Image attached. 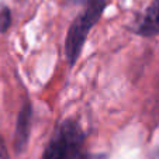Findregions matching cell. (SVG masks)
I'll return each instance as SVG.
<instances>
[{"instance_id":"5b68a950","label":"cell","mask_w":159,"mask_h":159,"mask_svg":"<svg viewBox=\"0 0 159 159\" xmlns=\"http://www.w3.org/2000/svg\"><path fill=\"white\" fill-rule=\"evenodd\" d=\"M11 24V14L7 7L0 9V33H4Z\"/></svg>"},{"instance_id":"7a4b0ae2","label":"cell","mask_w":159,"mask_h":159,"mask_svg":"<svg viewBox=\"0 0 159 159\" xmlns=\"http://www.w3.org/2000/svg\"><path fill=\"white\" fill-rule=\"evenodd\" d=\"M104 7L106 0H87L86 9L80 16L76 17L73 24L70 25L68 37H66V57L70 65L76 62L84 44V39L87 37V33L102 17Z\"/></svg>"},{"instance_id":"8992f818","label":"cell","mask_w":159,"mask_h":159,"mask_svg":"<svg viewBox=\"0 0 159 159\" xmlns=\"http://www.w3.org/2000/svg\"><path fill=\"white\" fill-rule=\"evenodd\" d=\"M0 159H9V153L3 144H0Z\"/></svg>"},{"instance_id":"52a82bcc","label":"cell","mask_w":159,"mask_h":159,"mask_svg":"<svg viewBox=\"0 0 159 159\" xmlns=\"http://www.w3.org/2000/svg\"><path fill=\"white\" fill-rule=\"evenodd\" d=\"M86 159H107V158H106V155L100 153V155H87Z\"/></svg>"},{"instance_id":"277c9868","label":"cell","mask_w":159,"mask_h":159,"mask_svg":"<svg viewBox=\"0 0 159 159\" xmlns=\"http://www.w3.org/2000/svg\"><path fill=\"white\" fill-rule=\"evenodd\" d=\"M137 33L144 37H152L159 33V2H153L145 11Z\"/></svg>"},{"instance_id":"6da1fadb","label":"cell","mask_w":159,"mask_h":159,"mask_svg":"<svg viewBox=\"0 0 159 159\" xmlns=\"http://www.w3.org/2000/svg\"><path fill=\"white\" fill-rule=\"evenodd\" d=\"M84 137L78 123L66 120L57 128L42 159H86Z\"/></svg>"},{"instance_id":"3957f363","label":"cell","mask_w":159,"mask_h":159,"mask_svg":"<svg viewBox=\"0 0 159 159\" xmlns=\"http://www.w3.org/2000/svg\"><path fill=\"white\" fill-rule=\"evenodd\" d=\"M31 114H33V111H31L30 103H25L20 111L17 127H16V134H14V147L17 152H21L24 149L25 144H27L30 124H31Z\"/></svg>"},{"instance_id":"ba28073f","label":"cell","mask_w":159,"mask_h":159,"mask_svg":"<svg viewBox=\"0 0 159 159\" xmlns=\"http://www.w3.org/2000/svg\"><path fill=\"white\" fill-rule=\"evenodd\" d=\"M69 2H72V3H75V4H79V3H83V2H86V0H69Z\"/></svg>"}]
</instances>
